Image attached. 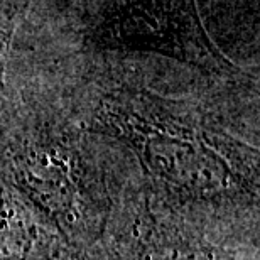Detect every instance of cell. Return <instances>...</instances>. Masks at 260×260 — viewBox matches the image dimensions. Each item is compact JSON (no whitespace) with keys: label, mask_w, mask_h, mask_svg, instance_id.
Instances as JSON below:
<instances>
[{"label":"cell","mask_w":260,"mask_h":260,"mask_svg":"<svg viewBox=\"0 0 260 260\" xmlns=\"http://www.w3.org/2000/svg\"><path fill=\"white\" fill-rule=\"evenodd\" d=\"M95 128L123 140L150 173L181 189L211 194L235 181L226 140L169 115L145 95L108 93L96 108Z\"/></svg>","instance_id":"obj_1"},{"label":"cell","mask_w":260,"mask_h":260,"mask_svg":"<svg viewBox=\"0 0 260 260\" xmlns=\"http://www.w3.org/2000/svg\"><path fill=\"white\" fill-rule=\"evenodd\" d=\"M85 41L102 53L157 54L211 73L235 71L208 34L198 0H103Z\"/></svg>","instance_id":"obj_2"},{"label":"cell","mask_w":260,"mask_h":260,"mask_svg":"<svg viewBox=\"0 0 260 260\" xmlns=\"http://www.w3.org/2000/svg\"><path fill=\"white\" fill-rule=\"evenodd\" d=\"M20 0H4L0 4V90L4 88L5 75H7L10 49L17 30Z\"/></svg>","instance_id":"obj_3"}]
</instances>
